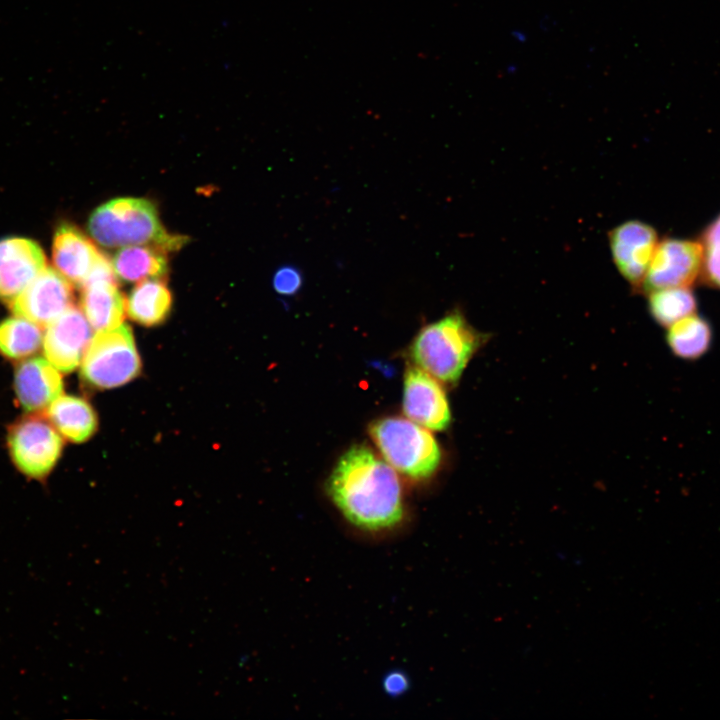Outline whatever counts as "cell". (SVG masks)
Returning <instances> with one entry per match:
<instances>
[{
    "label": "cell",
    "mask_w": 720,
    "mask_h": 720,
    "mask_svg": "<svg viewBox=\"0 0 720 720\" xmlns=\"http://www.w3.org/2000/svg\"><path fill=\"white\" fill-rule=\"evenodd\" d=\"M92 340V326L82 310L70 307L47 326L43 348L47 360L59 371L78 367Z\"/></svg>",
    "instance_id": "cell-11"
},
{
    "label": "cell",
    "mask_w": 720,
    "mask_h": 720,
    "mask_svg": "<svg viewBox=\"0 0 720 720\" xmlns=\"http://www.w3.org/2000/svg\"><path fill=\"white\" fill-rule=\"evenodd\" d=\"M167 253L155 245H130L118 250L111 262L117 278L126 282L162 278L168 272Z\"/></svg>",
    "instance_id": "cell-19"
},
{
    "label": "cell",
    "mask_w": 720,
    "mask_h": 720,
    "mask_svg": "<svg viewBox=\"0 0 720 720\" xmlns=\"http://www.w3.org/2000/svg\"><path fill=\"white\" fill-rule=\"evenodd\" d=\"M486 339L462 313L453 311L421 328L409 347V357L438 381L455 384Z\"/></svg>",
    "instance_id": "cell-2"
},
{
    "label": "cell",
    "mask_w": 720,
    "mask_h": 720,
    "mask_svg": "<svg viewBox=\"0 0 720 720\" xmlns=\"http://www.w3.org/2000/svg\"><path fill=\"white\" fill-rule=\"evenodd\" d=\"M407 687L406 678L399 673L390 674L385 680V688L390 694H398Z\"/></svg>",
    "instance_id": "cell-24"
},
{
    "label": "cell",
    "mask_w": 720,
    "mask_h": 720,
    "mask_svg": "<svg viewBox=\"0 0 720 720\" xmlns=\"http://www.w3.org/2000/svg\"><path fill=\"white\" fill-rule=\"evenodd\" d=\"M699 241L703 250L700 279L720 289V214L704 229Z\"/></svg>",
    "instance_id": "cell-22"
},
{
    "label": "cell",
    "mask_w": 720,
    "mask_h": 720,
    "mask_svg": "<svg viewBox=\"0 0 720 720\" xmlns=\"http://www.w3.org/2000/svg\"><path fill=\"white\" fill-rule=\"evenodd\" d=\"M88 230L97 243L108 248L149 244L170 252L187 241L168 233L154 204L142 198L121 197L100 205L89 217Z\"/></svg>",
    "instance_id": "cell-3"
},
{
    "label": "cell",
    "mask_w": 720,
    "mask_h": 720,
    "mask_svg": "<svg viewBox=\"0 0 720 720\" xmlns=\"http://www.w3.org/2000/svg\"><path fill=\"white\" fill-rule=\"evenodd\" d=\"M665 342L670 352L683 361H697L713 344V329L703 316L693 313L666 328Z\"/></svg>",
    "instance_id": "cell-17"
},
{
    "label": "cell",
    "mask_w": 720,
    "mask_h": 720,
    "mask_svg": "<svg viewBox=\"0 0 720 720\" xmlns=\"http://www.w3.org/2000/svg\"><path fill=\"white\" fill-rule=\"evenodd\" d=\"M303 283L302 274L294 266L279 268L273 276V288L281 295H294Z\"/></svg>",
    "instance_id": "cell-23"
},
{
    "label": "cell",
    "mask_w": 720,
    "mask_h": 720,
    "mask_svg": "<svg viewBox=\"0 0 720 720\" xmlns=\"http://www.w3.org/2000/svg\"><path fill=\"white\" fill-rule=\"evenodd\" d=\"M403 412L417 424L433 431L445 430L451 422L448 399L438 380L410 365L404 374Z\"/></svg>",
    "instance_id": "cell-9"
},
{
    "label": "cell",
    "mask_w": 720,
    "mask_h": 720,
    "mask_svg": "<svg viewBox=\"0 0 720 720\" xmlns=\"http://www.w3.org/2000/svg\"><path fill=\"white\" fill-rule=\"evenodd\" d=\"M327 491L344 518L361 530H389L403 518L402 487L395 469L365 446H352L338 459Z\"/></svg>",
    "instance_id": "cell-1"
},
{
    "label": "cell",
    "mask_w": 720,
    "mask_h": 720,
    "mask_svg": "<svg viewBox=\"0 0 720 720\" xmlns=\"http://www.w3.org/2000/svg\"><path fill=\"white\" fill-rule=\"evenodd\" d=\"M647 295L650 315L664 328L697 311V299L691 287L663 288Z\"/></svg>",
    "instance_id": "cell-21"
},
{
    "label": "cell",
    "mask_w": 720,
    "mask_h": 720,
    "mask_svg": "<svg viewBox=\"0 0 720 720\" xmlns=\"http://www.w3.org/2000/svg\"><path fill=\"white\" fill-rule=\"evenodd\" d=\"M105 256L75 225L62 223L56 228L52 261L56 270L69 282L81 287Z\"/></svg>",
    "instance_id": "cell-13"
},
{
    "label": "cell",
    "mask_w": 720,
    "mask_h": 720,
    "mask_svg": "<svg viewBox=\"0 0 720 720\" xmlns=\"http://www.w3.org/2000/svg\"><path fill=\"white\" fill-rule=\"evenodd\" d=\"M615 265L635 290H640L658 244L656 230L642 221L620 224L609 233Z\"/></svg>",
    "instance_id": "cell-10"
},
{
    "label": "cell",
    "mask_w": 720,
    "mask_h": 720,
    "mask_svg": "<svg viewBox=\"0 0 720 720\" xmlns=\"http://www.w3.org/2000/svg\"><path fill=\"white\" fill-rule=\"evenodd\" d=\"M14 388L21 407L27 412L37 413L61 396L63 380L59 370L48 360L33 357L17 365Z\"/></svg>",
    "instance_id": "cell-14"
},
{
    "label": "cell",
    "mask_w": 720,
    "mask_h": 720,
    "mask_svg": "<svg viewBox=\"0 0 720 720\" xmlns=\"http://www.w3.org/2000/svg\"><path fill=\"white\" fill-rule=\"evenodd\" d=\"M172 294L165 280L148 279L136 285L126 301L130 319L147 327L161 324L172 308Z\"/></svg>",
    "instance_id": "cell-18"
},
{
    "label": "cell",
    "mask_w": 720,
    "mask_h": 720,
    "mask_svg": "<svg viewBox=\"0 0 720 720\" xmlns=\"http://www.w3.org/2000/svg\"><path fill=\"white\" fill-rule=\"evenodd\" d=\"M81 288L82 312L92 328L100 331L121 324L126 305L117 279H89Z\"/></svg>",
    "instance_id": "cell-15"
},
{
    "label": "cell",
    "mask_w": 720,
    "mask_h": 720,
    "mask_svg": "<svg viewBox=\"0 0 720 720\" xmlns=\"http://www.w3.org/2000/svg\"><path fill=\"white\" fill-rule=\"evenodd\" d=\"M41 326L27 318L14 315L0 326V350L10 360H23L43 345Z\"/></svg>",
    "instance_id": "cell-20"
},
{
    "label": "cell",
    "mask_w": 720,
    "mask_h": 720,
    "mask_svg": "<svg viewBox=\"0 0 720 720\" xmlns=\"http://www.w3.org/2000/svg\"><path fill=\"white\" fill-rule=\"evenodd\" d=\"M46 267L42 248L33 240H0V300L11 304Z\"/></svg>",
    "instance_id": "cell-12"
},
{
    "label": "cell",
    "mask_w": 720,
    "mask_h": 720,
    "mask_svg": "<svg viewBox=\"0 0 720 720\" xmlns=\"http://www.w3.org/2000/svg\"><path fill=\"white\" fill-rule=\"evenodd\" d=\"M58 271L45 267L26 289L10 304L14 315L48 326L73 306V290Z\"/></svg>",
    "instance_id": "cell-8"
},
{
    "label": "cell",
    "mask_w": 720,
    "mask_h": 720,
    "mask_svg": "<svg viewBox=\"0 0 720 720\" xmlns=\"http://www.w3.org/2000/svg\"><path fill=\"white\" fill-rule=\"evenodd\" d=\"M46 415L61 436L76 443L88 440L98 425L92 406L73 395L59 396L50 404Z\"/></svg>",
    "instance_id": "cell-16"
},
{
    "label": "cell",
    "mask_w": 720,
    "mask_h": 720,
    "mask_svg": "<svg viewBox=\"0 0 720 720\" xmlns=\"http://www.w3.org/2000/svg\"><path fill=\"white\" fill-rule=\"evenodd\" d=\"M140 370L134 337L126 324L98 331L81 364L82 379L98 389L121 386L133 380Z\"/></svg>",
    "instance_id": "cell-5"
},
{
    "label": "cell",
    "mask_w": 720,
    "mask_h": 720,
    "mask_svg": "<svg viewBox=\"0 0 720 720\" xmlns=\"http://www.w3.org/2000/svg\"><path fill=\"white\" fill-rule=\"evenodd\" d=\"M703 250L700 241L665 238L658 242L641 291L691 287L701 276Z\"/></svg>",
    "instance_id": "cell-7"
},
{
    "label": "cell",
    "mask_w": 720,
    "mask_h": 720,
    "mask_svg": "<svg viewBox=\"0 0 720 720\" xmlns=\"http://www.w3.org/2000/svg\"><path fill=\"white\" fill-rule=\"evenodd\" d=\"M7 443L16 468L34 480H43L49 475L63 449L60 433L39 412L14 422L8 429Z\"/></svg>",
    "instance_id": "cell-6"
},
{
    "label": "cell",
    "mask_w": 720,
    "mask_h": 720,
    "mask_svg": "<svg viewBox=\"0 0 720 720\" xmlns=\"http://www.w3.org/2000/svg\"><path fill=\"white\" fill-rule=\"evenodd\" d=\"M369 434L384 460L404 476L422 480L439 467L441 451L427 428L401 417L372 422Z\"/></svg>",
    "instance_id": "cell-4"
}]
</instances>
